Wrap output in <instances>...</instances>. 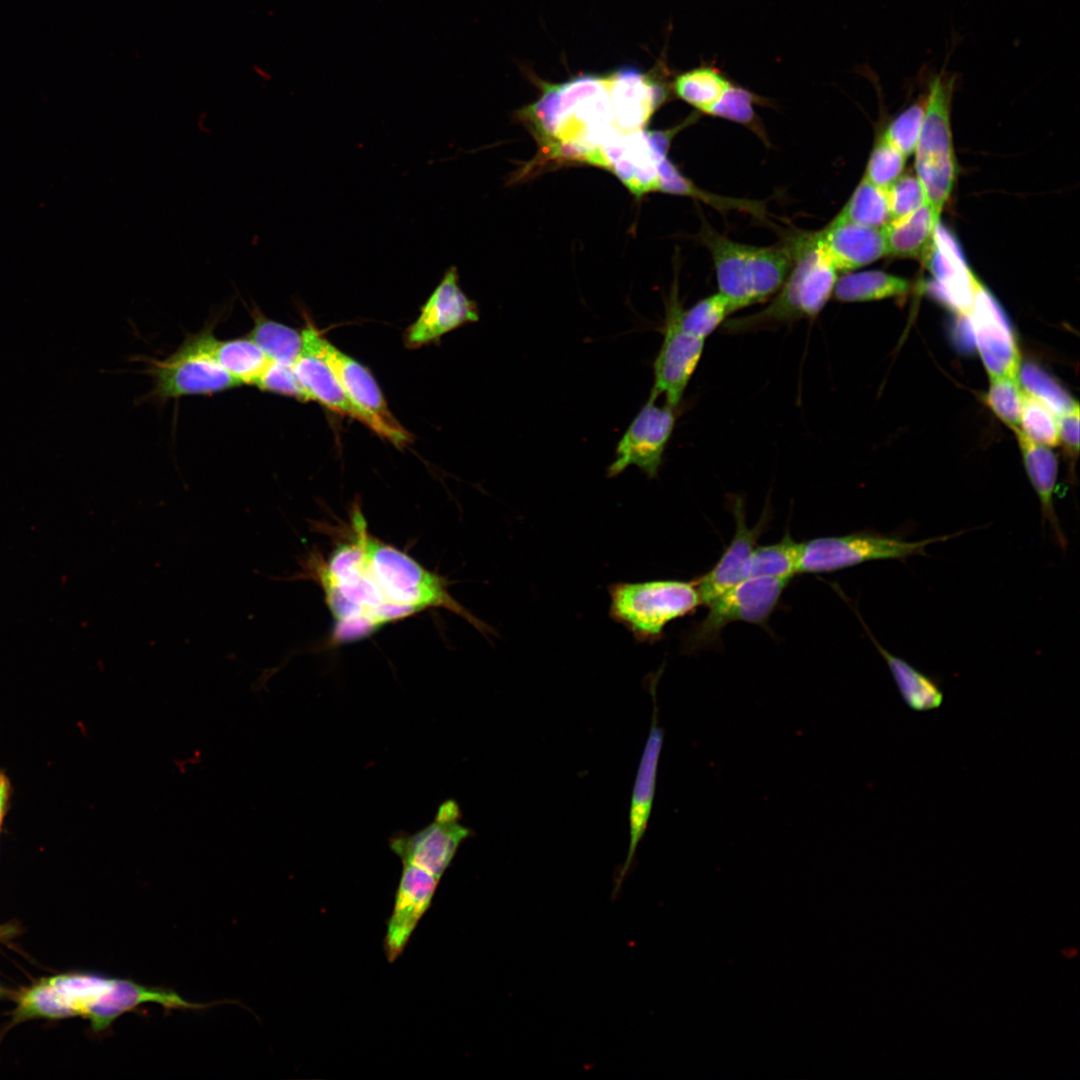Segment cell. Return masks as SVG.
<instances>
[{
    "label": "cell",
    "instance_id": "5",
    "mask_svg": "<svg viewBox=\"0 0 1080 1080\" xmlns=\"http://www.w3.org/2000/svg\"><path fill=\"white\" fill-rule=\"evenodd\" d=\"M609 616L638 643H655L666 626L694 613L701 605L694 580L660 579L616 582L608 586Z\"/></svg>",
    "mask_w": 1080,
    "mask_h": 1080
},
{
    "label": "cell",
    "instance_id": "3",
    "mask_svg": "<svg viewBox=\"0 0 1080 1080\" xmlns=\"http://www.w3.org/2000/svg\"><path fill=\"white\" fill-rule=\"evenodd\" d=\"M790 272L771 302L760 311L727 320V333L769 330L802 319L815 318L833 295L837 270L816 242L814 235L798 240L793 246Z\"/></svg>",
    "mask_w": 1080,
    "mask_h": 1080
},
{
    "label": "cell",
    "instance_id": "7",
    "mask_svg": "<svg viewBox=\"0 0 1080 1080\" xmlns=\"http://www.w3.org/2000/svg\"><path fill=\"white\" fill-rule=\"evenodd\" d=\"M789 582L782 578L752 577L727 589L706 605V616L687 631L682 652L694 654L718 647L723 629L733 622L765 624Z\"/></svg>",
    "mask_w": 1080,
    "mask_h": 1080
},
{
    "label": "cell",
    "instance_id": "27",
    "mask_svg": "<svg viewBox=\"0 0 1080 1080\" xmlns=\"http://www.w3.org/2000/svg\"><path fill=\"white\" fill-rule=\"evenodd\" d=\"M208 348L216 362L239 385H254L270 361L248 336L218 340L209 332Z\"/></svg>",
    "mask_w": 1080,
    "mask_h": 1080
},
{
    "label": "cell",
    "instance_id": "34",
    "mask_svg": "<svg viewBox=\"0 0 1080 1080\" xmlns=\"http://www.w3.org/2000/svg\"><path fill=\"white\" fill-rule=\"evenodd\" d=\"M733 312L728 300L717 292L701 299L688 310L680 307L678 324L686 333L705 340Z\"/></svg>",
    "mask_w": 1080,
    "mask_h": 1080
},
{
    "label": "cell",
    "instance_id": "10",
    "mask_svg": "<svg viewBox=\"0 0 1080 1080\" xmlns=\"http://www.w3.org/2000/svg\"><path fill=\"white\" fill-rule=\"evenodd\" d=\"M671 136L672 131L618 132L600 147L592 165L612 171L637 196L659 191Z\"/></svg>",
    "mask_w": 1080,
    "mask_h": 1080
},
{
    "label": "cell",
    "instance_id": "4",
    "mask_svg": "<svg viewBox=\"0 0 1080 1080\" xmlns=\"http://www.w3.org/2000/svg\"><path fill=\"white\" fill-rule=\"evenodd\" d=\"M701 236L712 256L718 292L728 300L734 312L775 295L793 264L792 247L743 244L707 225Z\"/></svg>",
    "mask_w": 1080,
    "mask_h": 1080
},
{
    "label": "cell",
    "instance_id": "24",
    "mask_svg": "<svg viewBox=\"0 0 1080 1080\" xmlns=\"http://www.w3.org/2000/svg\"><path fill=\"white\" fill-rule=\"evenodd\" d=\"M1013 431L1018 440L1025 470L1039 499L1042 519L1049 525L1058 545L1065 549L1067 539L1054 508L1057 457L1050 448L1030 441L1018 428Z\"/></svg>",
    "mask_w": 1080,
    "mask_h": 1080
},
{
    "label": "cell",
    "instance_id": "40",
    "mask_svg": "<svg viewBox=\"0 0 1080 1080\" xmlns=\"http://www.w3.org/2000/svg\"><path fill=\"white\" fill-rule=\"evenodd\" d=\"M886 193L892 219L901 218L927 202L922 183L913 174L898 177L886 189Z\"/></svg>",
    "mask_w": 1080,
    "mask_h": 1080
},
{
    "label": "cell",
    "instance_id": "42",
    "mask_svg": "<svg viewBox=\"0 0 1080 1080\" xmlns=\"http://www.w3.org/2000/svg\"><path fill=\"white\" fill-rule=\"evenodd\" d=\"M1059 441H1062L1067 451L1073 456L1079 448V405L1072 410L1057 416Z\"/></svg>",
    "mask_w": 1080,
    "mask_h": 1080
},
{
    "label": "cell",
    "instance_id": "20",
    "mask_svg": "<svg viewBox=\"0 0 1080 1080\" xmlns=\"http://www.w3.org/2000/svg\"><path fill=\"white\" fill-rule=\"evenodd\" d=\"M610 95L621 132L643 129L665 99L664 86L650 73L627 66L610 73Z\"/></svg>",
    "mask_w": 1080,
    "mask_h": 1080
},
{
    "label": "cell",
    "instance_id": "39",
    "mask_svg": "<svg viewBox=\"0 0 1080 1080\" xmlns=\"http://www.w3.org/2000/svg\"><path fill=\"white\" fill-rule=\"evenodd\" d=\"M759 101V96L731 83L706 114L751 125L755 119L754 105Z\"/></svg>",
    "mask_w": 1080,
    "mask_h": 1080
},
{
    "label": "cell",
    "instance_id": "23",
    "mask_svg": "<svg viewBox=\"0 0 1080 1080\" xmlns=\"http://www.w3.org/2000/svg\"><path fill=\"white\" fill-rule=\"evenodd\" d=\"M923 260L938 282L937 295L961 316H967L976 278L959 256L954 243L946 233L941 232L940 225L933 245Z\"/></svg>",
    "mask_w": 1080,
    "mask_h": 1080
},
{
    "label": "cell",
    "instance_id": "22",
    "mask_svg": "<svg viewBox=\"0 0 1080 1080\" xmlns=\"http://www.w3.org/2000/svg\"><path fill=\"white\" fill-rule=\"evenodd\" d=\"M292 367L311 401L361 422L386 439L381 424L350 400L327 363L304 340L302 352Z\"/></svg>",
    "mask_w": 1080,
    "mask_h": 1080
},
{
    "label": "cell",
    "instance_id": "37",
    "mask_svg": "<svg viewBox=\"0 0 1080 1080\" xmlns=\"http://www.w3.org/2000/svg\"><path fill=\"white\" fill-rule=\"evenodd\" d=\"M925 106L926 99L924 98H920L908 106L890 122L882 135L905 157L915 152L923 123Z\"/></svg>",
    "mask_w": 1080,
    "mask_h": 1080
},
{
    "label": "cell",
    "instance_id": "35",
    "mask_svg": "<svg viewBox=\"0 0 1080 1080\" xmlns=\"http://www.w3.org/2000/svg\"><path fill=\"white\" fill-rule=\"evenodd\" d=\"M1018 429L1036 444L1054 447L1060 443L1057 416L1045 404L1025 391Z\"/></svg>",
    "mask_w": 1080,
    "mask_h": 1080
},
{
    "label": "cell",
    "instance_id": "36",
    "mask_svg": "<svg viewBox=\"0 0 1080 1080\" xmlns=\"http://www.w3.org/2000/svg\"><path fill=\"white\" fill-rule=\"evenodd\" d=\"M986 402L994 414L1012 430L1018 428L1024 390L1018 378H990Z\"/></svg>",
    "mask_w": 1080,
    "mask_h": 1080
},
{
    "label": "cell",
    "instance_id": "8",
    "mask_svg": "<svg viewBox=\"0 0 1080 1080\" xmlns=\"http://www.w3.org/2000/svg\"><path fill=\"white\" fill-rule=\"evenodd\" d=\"M954 535L907 541L874 532L817 537L801 542L799 573H828L869 561L906 559L926 555V547Z\"/></svg>",
    "mask_w": 1080,
    "mask_h": 1080
},
{
    "label": "cell",
    "instance_id": "29",
    "mask_svg": "<svg viewBox=\"0 0 1080 1080\" xmlns=\"http://www.w3.org/2000/svg\"><path fill=\"white\" fill-rule=\"evenodd\" d=\"M252 316L248 337L270 361L293 366L303 349L302 332L267 318L257 309Z\"/></svg>",
    "mask_w": 1080,
    "mask_h": 1080
},
{
    "label": "cell",
    "instance_id": "33",
    "mask_svg": "<svg viewBox=\"0 0 1080 1080\" xmlns=\"http://www.w3.org/2000/svg\"><path fill=\"white\" fill-rule=\"evenodd\" d=\"M1018 380L1026 393L1045 404L1056 416L1078 405L1053 377L1034 363L1020 365Z\"/></svg>",
    "mask_w": 1080,
    "mask_h": 1080
},
{
    "label": "cell",
    "instance_id": "21",
    "mask_svg": "<svg viewBox=\"0 0 1080 1080\" xmlns=\"http://www.w3.org/2000/svg\"><path fill=\"white\" fill-rule=\"evenodd\" d=\"M813 235L837 271L850 272L888 254L883 228L834 218Z\"/></svg>",
    "mask_w": 1080,
    "mask_h": 1080
},
{
    "label": "cell",
    "instance_id": "13",
    "mask_svg": "<svg viewBox=\"0 0 1080 1080\" xmlns=\"http://www.w3.org/2000/svg\"><path fill=\"white\" fill-rule=\"evenodd\" d=\"M648 398L619 440L615 459L607 468V476L620 475L629 466H636L649 479L658 476L663 456L672 435L676 408L658 406Z\"/></svg>",
    "mask_w": 1080,
    "mask_h": 1080
},
{
    "label": "cell",
    "instance_id": "19",
    "mask_svg": "<svg viewBox=\"0 0 1080 1080\" xmlns=\"http://www.w3.org/2000/svg\"><path fill=\"white\" fill-rule=\"evenodd\" d=\"M652 688V721L641 760L638 766L629 809V845L612 891L615 898L633 864L638 844L644 836L650 818L657 779L658 763L663 744V730L658 724V705L655 688Z\"/></svg>",
    "mask_w": 1080,
    "mask_h": 1080
},
{
    "label": "cell",
    "instance_id": "2",
    "mask_svg": "<svg viewBox=\"0 0 1080 1080\" xmlns=\"http://www.w3.org/2000/svg\"><path fill=\"white\" fill-rule=\"evenodd\" d=\"M178 993L148 987L129 979L95 974H69L47 979L22 995L16 1016L59 1018L84 1016L95 1031L109 1027L122 1014L141 1004L154 1002L174 1008Z\"/></svg>",
    "mask_w": 1080,
    "mask_h": 1080
},
{
    "label": "cell",
    "instance_id": "41",
    "mask_svg": "<svg viewBox=\"0 0 1080 1080\" xmlns=\"http://www.w3.org/2000/svg\"><path fill=\"white\" fill-rule=\"evenodd\" d=\"M254 385L265 392L311 401L290 365L269 361Z\"/></svg>",
    "mask_w": 1080,
    "mask_h": 1080
},
{
    "label": "cell",
    "instance_id": "1",
    "mask_svg": "<svg viewBox=\"0 0 1080 1080\" xmlns=\"http://www.w3.org/2000/svg\"><path fill=\"white\" fill-rule=\"evenodd\" d=\"M610 82V73L585 74L559 84L539 81L542 94L522 115L551 158L592 164L600 147L621 132Z\"/></svg>",
    "mask_w": 1080,
    "mask_h": 1080
},
{
    "label": "cell",
    "instance_id": "12",
    "mask_svg": "<svg viewBox=\"0 0 1080 1080\" xmlns=\"http://www.w3.org/2000/svg\"><path fill=\"white\" fill-rule=\"evenodd\" d=\"M301 332L303 340L330 367L350 400L381 424L386 432V440L400 448L409 444L411 434L390 412L371 372L322 337L310 321Z\"/></svg>",
    "mask_w": 1080,
    "mask_h": 1080
},
{
    "label": "cell",
    "instance_id": "32",
    "mask_svg": "<svg viewBox=\"0 0 1080 1080\" xmlns=\"http://www.w3.org/2000/svg\"><path fill=\"white\" fill-rule=\"evenodd\" d=\"M835 218L863 226L883 228L892 220L886 189L863 177Z\"/></svg>",
    "mask_w": 1080,
    "mask_h": 1080
},
{
    "label": "cell",
    "instance_id": "16",
    "mask_svg": "<svg viewBox=\"0 0 1080 1080\" xmlns=\"http://www.w3.org/2000/svg\"><path fill=\"white\" fill-rule=\"evenodd\" d=\"M478 320L476 303L462 291L457 271L451 267L421 308L417 319L407 328L404 343L410 349L420 348Z\"/></svg>",
    "mask_w": 1080,
    "mask_h": 1080
},
{
    "label": "cell",
    "instance_id": "9",
    "mask_svg": "<svg viewBox=\"0 0 1080 1080\" xmlns=\"http://www.w3.org/2000/svg\"><path fill=\"white\" fill-rule=\"evenodd\" d=\"M462 812L454 799L442 802L434 819L422 829L397 831L389 838V848L402 863L412 864L441 879L458 849L474 835L462 822Z\"/></svg>",
    "mask_w": 1080,
    "mask_h": 1080
},
{
    "label": "cell",
    "instance_id": "18",
    "mask_svg": "<svg viewBox=\"0 0 1080 1080\" xmlns=\"http://www.w3.org/2000/svg\"><path fill=\"white\" fill-rule=\"evenodd\" d=\"M403 869L387 922L384 950L389 962L404 951L413 931L429 909L440 879L412 864Z\"/></svg>",
    "mask_w": 1080,
    "mask_h": 1080
},
{
    "label": "cell",
    "instance_id": "30",
    "mask_svg": "<svg viewBox=\"0 0 1080 1080\" xmlns=\"http://www.w3.org/2000/svg\"><path fill=\"white\" fill-rule=\"evenodd\" d=\"M730 84L716 66L700 65L678 74L672 82V89L680 99L707 113Z\"/></svg>",
    "mask_w": 1080,
    "mask_h": 1080
},
{
    "label": "cell",
    "instance_id": "31",
    "mask_svg": "<svg viewBox=\"0 0 1080 1080\" xmlns=\"http://www.w3.org/2000/svg\"><path fill=\"white\" fill-rule=\"evenodd\" d=\"M801 542L786 532L782 539L769 545L756 546L746 568L745 579L773 577L791 580L798 574Z\"/></svg>",
    "mask_w": 1080,
    "mask_h": 1080
},
{
    "label": "cell",
    "instance_id": "6",
    "mask_svg": "<svg viewBox=\"0 0 1080 1080\" xmlns=\"http://www.w3.org/2000/svg\"><path fill=\"white\" fill-rule=\"evenodd\" d=\"M954 83V76L944 72L931 79L914 152L916 176L922 183L928 204L939 217L957 175L950 123Z\"/></svg>",
    "mask_w": 1080,
    "mask_h": 1080
},
{
    "label": "cell",
    "instance_id": "43",
    "mask_svg": "<svg viewBox=\"0 0 1080 1080\" xmlns=\"http://www.w3.org/2000/svg\"><path fill=\"white\" fill-rule=\"evenodd\" d=\"M10 783L8 777L0 771V828L8 809Z\"/></svg>",
    "mask_w": 1080,
    "mask_h": 1080
},
{
    "label": "cell",
    "instance_id": "28",
    "mask_svg": "<svg viewBox=\"0 0 1080 1080\" xmlns=\"http://www.w3.org/2000/svg\"><path fill=\"white\" fill-rule=\"evenodd\" d=\"M910 289L901 277L871 270L847 273L837 279L833 296L840 302H866L901 296Z\"/></svg>",
    "mask_w": 1080,
    "mask_h": 1080
},
{
    "label": "cell",
    "instance_id": "11",
    "mask_svg": "<svg viewBox=\"0 0 1080 1080\" xmlns=\"http://www.w3.org/2000/svg\"><path fill=\"white\" fill-rule=\"evenodd\" d=\"M209 332L205 330L190 337L166 359L152 361L151 372L159 397L208 395L239 385L211 355Z\"/></svg>",
    "mask_w": 1080,
    "mask_h": 1080
},
{
    "label": "cell",
    "instance_id": "14",
    "mask_svg": "<svg viewBox=\"0 0 1080 1080\" xmlns=\"http://www.w3.org/2000/svg\"><path fill=\"white\" fill-rule=\"evenodd\" d=\"M680 304L675 297L666 310L663 342L653 364L654 383L649 398L665 395L666 404L678 408L701 359L705 340L683 331L678 324Z\"/></svg>",
    "mask_w": 1080,
    "mask_h": 1080
},
{
    "label": "cell",
    "instance_id": "17",
    "mask_svg": "<svg viewBox=\"0 0 1080 1080\" xmlns=\"http://www.w3.org/2000/svg\"><path fill=\"white\" fill-rule=\"evenodd\" d=\"M730 510L735 519V532L730 543L711 569L693 579L700 595L701 605H707L718 595L745 579L747 562L768 525L770 512L764 510L757 524L749 527L743 501L738 497L730 502Z\"/></svg>",
    "mask_w": 1080,
    "mask_h": 1080
},
{
    "label": "cell",
    "instance_id": "38",
    "mask_svg": "<svg viewBox=\"0 0 1080 1080\" xmlns=\"http://www.w3.org/2000/svg\"><path fill=\"white\" fill-rule=\"evenodd\" d=\"M906 158L882 136L872 150L864 178L880 188L887 189L902 175Z\"/></svg>",
    "mask_w": 1080,
    "mask_h": 1080
},
{
    "label": "cell",
    "instance_id": "25",
    "mask_svg": "<svg viewBox=\"0 0 1080 1080\" xmlns=\"http://www.w3.org/2000/svg\"><path fill=\"white\" fill-rule=\"evenodd\" d=\"M861 622L871 642L889 668L907 707L915 712L938 709L944 700V693L939 682L884 648L867 628L863 620Z\"/></svg>",
    "mask_w": 1080,
    "mask_h": 1080
},
{
    "label": "cell",
    "instance_id": "15",
    "mask_svg": "<svg viewBox=\"0 0 1080 1080\" xmlns=\"http://www.w3.org/2000/svg\"><path fill=\"white\" fill-rule=\"evenodd\" d=\"M967 318L990 378H1018L1021 358L1015 336L998 303L977 279Z\"/></svg>",
    "mask_w": 1080,
    "mask_h": 1080
},
{
    "label": "cell",
    "instance_id": "26",
    "mask_svg": "<svg viewBox=\"0 0 1080 1080\" xmlns=\"http://www.w3.org/2000/svg\"><path fill=\"white\" fill-rule=\"evenodd\" d=\"M939 224L940 217L928 202L901 218L892 219L883 227L888 254L924 259L933 245Z\"/></svg>",
    "mask_w": 1080,
    "mask_h": 1080
}]
</instances>
